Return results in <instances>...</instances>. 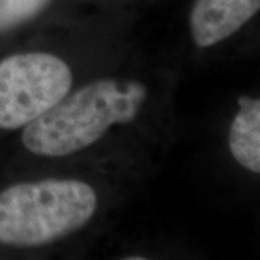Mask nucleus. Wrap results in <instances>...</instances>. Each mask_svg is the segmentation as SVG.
I'll use <instances>...</instances> for the list:
<instances>
[{
    "mask_svg": "<svg viewBox=\"0 0 260 260\" xmlns=\"http://www.w3.org/2000/svg\"><path fill=\"white\" fill-rule=\"evenodd\" d=\"M146 97V87L138 81H94L25 126L22 143L38 156L73 155L99 142L114 124L135 120Z\"/></svg>",
    "mask_w": 260,
    "mask_h": 260,
    "instance_id": "f257e3e1",
    "label": "nucleus"
},
{
    "mask_svg": "<svg viewBox=\"0 0 260 260\" xmlns=\"http://www.w3.org/2000/svg\"><path fill=\"white\" fill-rule=\"evenodd\" d=\"M73 73L59 56L25 52L0 61V129L28 126L70 93Z\"/></svg>",
    "mask_w": 260,
    "mask_h": 260,
    "instance_id": "7ed1b4c3",
    "label": "nucleus"
},
{
    "mask_svg": "<svg viewBox=\"0 0 260 260\" xmlns=\"http://www.w3.org/2000/svg\"><path fill=\"white\" fill-rule=\"evenodd\" d=\"M229 133V148L239 165L260 175V99H239Z\"/></svg>",
    "mask_w": 260,
    "mask_h": 260,
    "instance_id": "39448f33",
    "label": "nucleus"
},
{
    "mask_svg": "<svg viewBox=\"0 0 260 260\" xmlns=\"http://www.w3.org/2000/svg\"><path fill=\"white\" fill-rule=\"evenodd\" d=\"M260 10V0H195L189 29L195 45L213 47L242 29Z\"/></svg>",
    "mask_w": 260,
    "mask_h": 260,
    "instance_id": "20e7f679",
    "label": "nucleus"
},
{
    "mask_svg": "<svg viewBox=\"0 0 260 260\" xmlns=\"http://www.w3.org/2000/svg\"><path fill=\"white\" fill-rule=\"evenodd\" d=\"M51 0H0V32H6L34 19Z\"/></svg>",
    "mask_w": 260,
    "mask_h": 260,
    "instance_id": "423d86ee",
    "label": "nucleus"
},
{
    "mask_svg": "<svg viewBox=\"0 0 260 260\" xmlns=\"http://www.w3.org/2000/svg\"><path fill=\"white\" fill-rule=\"evenodd\" d=\"M97 204L93 186L78 179L47 178L12 185L0 192V243L51 244L83 229Z\"/></svg>",
    "mask_w": 260,
    "mask_h": 260,
    "instance_id": "f03ea898",
    "label": "nucleus"
}]
</instances>
